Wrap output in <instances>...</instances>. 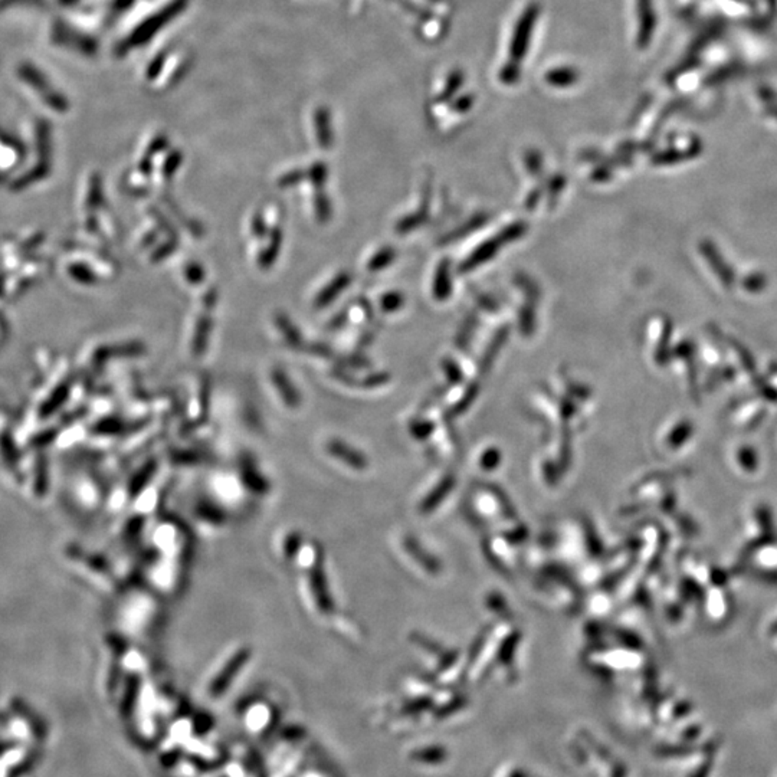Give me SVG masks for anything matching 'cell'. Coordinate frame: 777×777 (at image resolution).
Listing matches in <instances>:
<instances>
[{
    "instance_id": "6da1fadb",
    "label": "cell",
    "mask_w": 777,
    "mask_h": 777,
    "mask_svg": "<svg viewBox=\"0 0 777 777\" xmlns=\"http://www.w3.org/2000/svg\"><path fill=\"white\" fill-rule=\"evenodd\" d=\"M540 15V8L538 5H530L524 13L521 15V17L518 19L517 22V26L511 39V47H510V55H511V61H521L528 49V43L531 39V32L534 29L535 22L538 19Z\"/></svg>"
},
{
    "instance_id": "7a4b0ae2",
    "label": "cell",
    "mask_w": 777,
    "mask_h": 777,
    "mask_svg": "<svg viewBox=\"0 0 777 777\" xmlns=\"http://www.w3.org/2000/svg\"><path fill=\"white\" fill-rule=\"evenodd\" d=\"M638 15H639V31H638V47L646 48L652 40L655 26H657V17L654 10L652 0H638Z\"/></svg>"
},
{
    "instance_id": "3957f363",
    "label": "cell",
    "mask_w": 777,
    "mask_h": 777,
    "mask_svg": "<svg viewBox=\"0 0 777 777\" xmlns=\"http://www.w3.org/2000/svg\"><path fill=\"white\" fill-rule=\"evenodd\" d=\"M262 471L259 469L252 460H245L241 468V475H240V480L241 484L251 492L255 494H262L265 491H268L269 485L265 481V477L261 473Z\"/></svg>"
},
{
    "instance_id": "277c9868",
    "label": "cell",
    "mask_w": 777,
    "mask_h": 777,
    "mask_svg": "<svg viewBox=\"0 0 777 777\" xmlns=\"http://www.w3.org/2000/svg\"><path fill=\"white\" fill-rule=\"evenodd\" d=\"M544 78H546V82L553 85V86H558V88H566V86H572L579 81L580 72L573 67H560V68H553L551 71H549Z\"/></svg>"
},
{
    "instance_id": "5b68a950",
    "label": "cell",
    "mask_w": 777,
    "mask_h": 777,
    "mask_svg": "<svg viewBox=\"0 0 777 777\" xmlns=\"http://www.w3.org/2000/svg\"><path fill=\"white\" fill-rule=\"evenodd\" d=\"M274 383L278 388L279 396L284 399L285 405L291 409H297L299 406L301 399H299V396L295 391V387H292V384L290 383V379L284 373L275 372L274 373Z\"/></svg>"
},
{
    "instance_id": "8992f818",
    "label": "cell",
    "mask_w": 777,
    "mask_h": 777,
    "mask_svg": "<svg viewBox=\"0 0 777 777\" xmlns=\"http://www.w3.org/2000/svg\"><path fill=\"white\" fill-rule=\"evenodd\" d=\"M701 249H703V253L707 256V259H709V261L714 264V265H712V268H714L717 271V274L721 276L723 283L725 285H730L732 283V272H730V269L725 267V264L723 262L721 258L719 259V255H717L714 246H712L709 242H704L701 245Z\"/></svg>"
},
{
    "instance_id": "52a82bcc",
    "label": "cell",
    "mask_w": 777,
    "mask_h": 777,
    "mask_svg": "<svg viewBox=\"0 0 777 777\" xmlns=\"http://www.w3.org/2000/svg\"><path fill=\"white\" fill-rule=\"evenodd\" d=\"M207 333H209V320H207V318H202V320L199 321V324H198L196 336H194V340H193L194 352H196V353H201V352L205 350Z\"/></svg>"
},
{
    "instance_id": "ba28073f",
    "label": "cell",
    "mask_w": 777,
    "mask_h": 777,
    "mask_svg": "<svg viewBox=\"0 0 777 777\" xmlns=\"http://www.w3.org/2000/svg\"><path fill=\"white\" fill-rule=\"evenodd\" d=\"M462 81H464V74L461 71H453L448 78V82L445 85V90L442 91L441 100H448L453 94H455L460 90V86L462 85Z\"/></svg>"
},
{
    "instance_id": "9c48e42d",
    "label": "cell",
    "mask_w": 777,
    "mask_h": 777,
    "mask_svg": "<svg viewBox=\"0 0 777 777\" xmlns=\"http://www.w3.org/2000/svg\"><path fill=\"white\" fill-rule=\"evenodd\" d=\"M520 75H521V71H520V67H518V63L515 61H511V62L505 63L503 70L500 71L501 82L508 84V85L515 84L518 79H520Z\"/></svg>"
},
{
    "instance_id": "30bf717a",
    "label": "cell",
    "mask_w": 777,
    "mask_h": 777,
    "mask_svg": "<svg viewBox=\"0 0 777 777\" xmlns=\"http://www.w3.org/2000/svg\"><path fill=\"white\" fill-rule=\"evenodd\" d=\"M494 777H527V776H526L524 770H521L520 767L508 764V766H505V767H503V769L496 771V774Z\"/></svg>"
},
{
    "instance_id": "8fae6325",
    "label": "cell",
    "mask_w": 777,
    "mask_h": 777,
    "mask_svg": "<svg viewBox=\"0 0 777 777\" xmlns=\"http://www.w3.org/2000/svg\"><path fill=\"white\" fill-rule=\"evenodd\" d=\"M764 283H766V279L762 275H754V276H750L748 281H746V287L750 291H759V290H762Z\"/></svg>"
}]
</instances>
